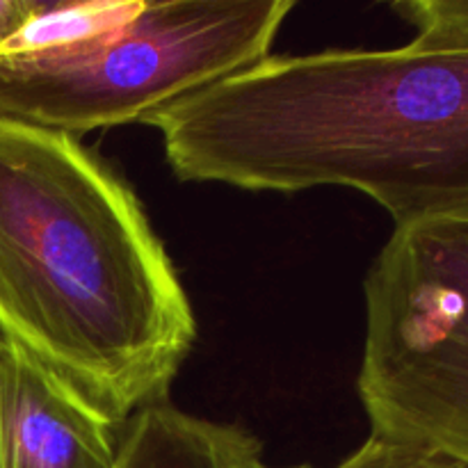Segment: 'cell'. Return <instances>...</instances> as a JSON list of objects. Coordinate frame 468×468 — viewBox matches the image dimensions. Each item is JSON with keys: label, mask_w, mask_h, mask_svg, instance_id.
I'll return each mask as SVG.
<instances>
[{"label": "cell", "mask_w": 468, "mask_h": 468, "mask_svg": "<svg viewBox=\"0 0 468 468\" xmlns=\"http://www.w3.org/2000/svg\"><path fill=\"white\" fill-rule=\"evenodd\" d=\"M0 334L117 425L167 402L197 318L123 178L80 140L0 119Z\"/></svg>", "instance_id": "6da1fadb"}, {"label": "cell", "mask_w": 468, "mask_h": 468, "mask_svg": "<svg viewBox=\"0 0 468 468\" xmlns=\"http://www.w3.org/2000/svg\"><path fill=\"white\" fill-rule=\"evenodd\" d=\"M197 126L213 183L350 187L396 224L468 206V50L268 55L210 85Z\"/></svg>", "instance_id": "7a4b0ae2"}, {"label": "cell", "mask_w": 468, "mask_h": 468, "mask_svg": "<svg viewBox=\"0 0 468 468\" xmlns=\"http://www.w3.org/2000/svg\"><path fill=\"white\" fill-rule=\"evenodd\" d=\"M295 0L137 3L64 46L0 50V119L64 133L144 122L270 55Z\"/></svg>", "instance_id": "3957f363"}, {"label": "cell", "mask_w": 468, "mask_h": 468, "mask_svg": "<svg viewBox=\"0 0 468 468\" xmlns=\"http://www.w3.org/2000/svg\"><path fill=\"white\" fill-rule=\"evenodd\" d=\"M364 292L356 391L370 432L468 464V206L396 224Z\"/></svg>", "instance_id": "277c9868"}, {"label": "cell", "mask_w": 468, "mask_h": 468, "mask_svg": "<svg viewBox=\"0 0 468 468\" xmlns=\"http://www.w3.org/2000/svg\"><path fill=\"white\" fill-rule=\"evenodd\" d=\"M122 432L0 334V468H112Z\"/></svg>", "instance_id": "5b68a950"}, {"label": "cell", "mask_w": 468, "mask_h": 468, "mask_svg": "<svg viewBox=\"0 0 468 468\" xmlns=\"http://www.w3.org/2000/svg\"><path fill=\"white\" fill-rule=\"evenodd\" d=\"M263 451L238 425L197 419L160 402L123 425L112 468H261Z\"/></svg>", "instance_id": "8992f818"}, {"label": "cell", "mask_w": 468, "mask_h": 468, "mask_svg": "<svg viewBox=\"0 0 468 468\" xmlns=\"http://www.w3.org/2000/svg\"><path fill=\"white\" fill-rule=\"evenodd\" d=\"M137 0L123 3H37L30 21L0 50H39L71 44L131 16Z\"/></svg>", "instance_id": "52a82bcc"}, {"label": "cell", "mask_w": 468, "mask_h": 468, "mask_svg": "<svg viewBox=\"0 0 468 468\" xmlns=\"http://www.w3.org/2000/svg\"><path fill=\"white\" fill-rule=\"evenodd\" d=\"M391 9L414 27L416 44L468 50V0H400Z\"/></svg>", "instance_id": "ba28073f"}, {"label": "cell", "mask_w": 468, "mask_h": 468, "mask_svg": "<svg viewBox=\"0 0 468 468\" xmlns=\"http://www.w3.org/2000/svg\"><path fill=\"white\" fill-rule=\"evenodd\" d=\"M334 468H468V464L428 443L370 432L359 451Z\"/></svg>", "instance_id": "9c48e42d"}, {"label": "cell", "mask_w": 468, "mask_h": 468, "mask_svg": "<svg viewBox=\"0 0 468 468\" xmlns=\"http://www.w3.org/2000/svg\"><path fill=\"white\" fill-rule=\"evenodd\" d=\"M37 0H0V48L30 21Z\"/></svg>", "instance_id": "30bf717a"}, {"label": "cell", "mask_w": 468, "mask_h": 468, "mask_svg": "<svg viewBox=\"0 0 468 468\" xmlns=\"http://www.w3.org/2000/svg\"><path fill=\"white\" fill-rule=\"evenodd\" d=\"M261 468H270V466H268V464H263ZM291 468H311V466H291Z\"/></svg>", "instance_id": "8fae6325"}]
</instances>
